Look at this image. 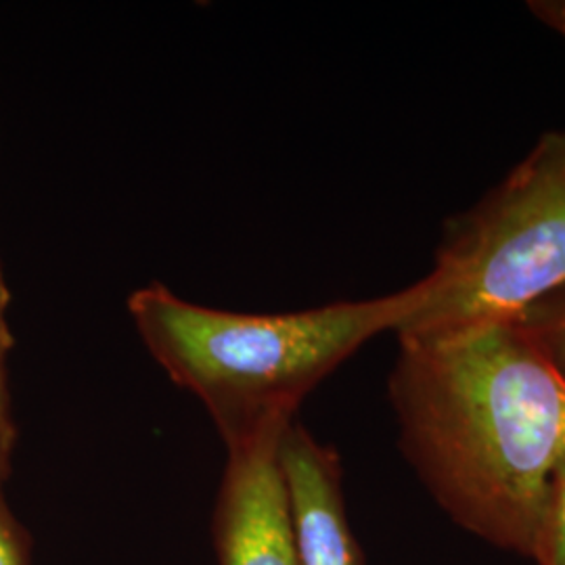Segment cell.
Returning a JSON list of instances; mask_svg holds the SVG:
<instances>
[{"instance_id":"cell-1","label":"cell","mask_w":565,"mask_h":565,"mask_svg":"<svg viewBox=\"0 0 565 565\" xmlns=\"http://www.w3.org/2000/svg\"><path fill=\"white\" fill-rule=\"evenodd\" d=\"M401 445L467 527L534 555L565 455V371L518 319L396 335Z\"/></svg>"},{"instance_id":"cell-2","label":"cell","mask_w":565,"mask_h":565,"mask_svg":"<svg viewBox=\"0 0 565 565\" xmlns=\"http://www.w3.org/2000/svg\"><path fill=\"white\" fill-rule=\"evenodd\" d=\"M417 302L413 282L369 300L252 315L149 282L126 306L151 359L203 404L226 446L291 422L315 385L375 335L396 333Z\"/></svg>"},{"instance_id":"cell-3","label":"cell","mask_w":565,"mask_h":565,"mask_svg":"<svg viewBox=\"0 0 565 565\" xmlns=\"http://www.w3.org/2000/svg\"><path fill=\"white\" fill-rule=\"evenodd\" d=\"M415 285L419 302L396 335L520 319L565 289V126L446 223L434 268Z\"/></svg>"},{"instance_id":"cell-4","label":"cell","mask_w":565,"mask_h":565,"mask_svg":"<svg viewBox=\"0 0 565 565\" xmlns=\"http://www.w3.org/2000/svg\"><path fill=\"white\" fill-rule=\"evenodd\" d=\"M291 422L224 446L212 520L218 565H298L279 461L282 429Z\"/></svg>"},{"instance_id":"cell-5","label":"cell","mask_w":565,"mask_h":565,"mask_svg":"<svg viewBox=\"0 0 565 565\" xmlns=\"http://www.w3.org/2000/svg\"><path fill=\"white\" fill-rule=\"evenodd\" d=\"M279 461L298 565H363L345 518L342 469L333 448L294 419L282 429Z\"/></svg>"},{"instance_id":"cell-6","label":"cell","mask_w":565,"mask_h":565,"mask_svg":"<svg viewBox=\"0 0 565 565\" xmlns=\"http://www.w3.org/2000/svg\"><path fill=\"white\" fill-rule=\"evenodd\" d=\"M13 302L11 287L0 266V486L9 480L13 452L18 445V425L13 419V404H11V387H9V359L15 345V335L9 321V310Z\"/></svg>"},{"instance_id":"cell-7","label":"cell","mask_w":565,"mask_h":565,"mask_svg":"<svg viewBox=\"0 0 565 565\" xmlns=\"http://www.w3.org/2000/svg\"><path fill=\"white\" fill-rule=\"evenodd\" d=\"M534 557L541 565H565V455L551 476L545 520Z\"/></svg>"},{"instance_id":"cell-8","label":"cell","mask_w":565,"mask_h":565,"mask_svg":"<svg viewBox=\"0 0 565 565\" xmlns=\"http://www.w3.org/2000/svg\"><path fill=\"white\" fill-rule=\"evenodd\" d=\"M518 321L565 371V289L525 310Z\"/></svg>"},{"instance_id":"cell-9","label":"cell","mask_w":565,"mask_h":565,"mask_svg":"<svg viewBox=\"0 0 565 565\" xmlns=\"http://www.w3.org/2000/svg\"><path fill=\"white\" fill-rule=\"evenodd\" d=\"M0 565H30L28 534L4 501L0 486Z\"/></svg>"},{"instance_id":"cell-10","label":"cell","mask_w":565,"mask_h":565,"mask_svg":"<svg viewBox=\"0 0 565 565\" xmlns=\"http://www.w3.org/2000/svg\"><path fill=\"white\" fill-rule=\"evenodd\" d=\"M527 11L565 41V0H532Z\"/></svg>"}]
</instances>
